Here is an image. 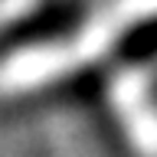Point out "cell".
I'll return each mask as SVG.
<instances>
[{
	"label": "cell",
	"mask_w": 157,
	"mask_h": 157,
	"mask_svg": "<svg viewBox=\"0 0 157 157\" xmlns=\"http://www.w3.org/2000/svg\"><path fill=\"white\" fill-rule=\"evenodd\" d=\"M157 17V0H108L85 17V23L72 36L52 39L46 46L17 52L0 66V88L7 92H23L36 88L43 82H56L72 69L88 66L95 56H101L111 43L124 36L137 23Z\"/></svg>",
	"instance_id": "6da1fadb"
}]
</instances>
